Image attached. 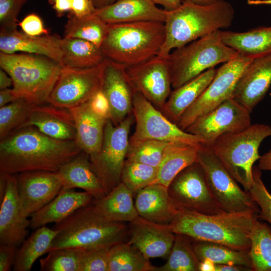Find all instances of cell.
<instances>
[{"instance_id": "cell-1", "label": "cell", "mask_w": 271, "mask_h": 271, "mask_svg": "<svg viewBox=\"0 0 271 271\" xmlns=\"http://www.w3.org/2000/svg\"><path fill=\"white\" fill-rule=\"evenodd\" d=\"M81 151L75 141L57 140L35 126H25L0 140V174L57 172Z\"/></svg>"}, {"instance_id": "cell-2", "label": "cell", "mask_w": 271, "mask_h": 271, "mask_svg": "<svg viewBox=\"0 0 271 271\" xmlns=\"http://www.w3.org/2000/svg\"><path fill=\"white\" fill-rule=\"evenodd\" d=\"M234 10L224 0L209 5L183 1L177 9L167 11L165 38L158 55L168 57L174 50L232 24Z\"/></svg>"}, {"instance_id": "cell-3", "label": "cell", "mask_w": 271, "mask_h": 271, "mask_svg": "<svg viewBox=\"0 0 271 271\" xmlns=\"http://www.w3.org/2000/svg\"><path fill=\"white\" fill-rule=\"evenodd\" d=\"M258 215L222 213L206 214L178 209L169 224L175 234H181L195 240L222 244L248 252L250 233Z\"/></svg>"}, {"instance_id": "cell-4", "label": "cell", "mask_w": 271, "mask_h": 271, "mask_svg": "<svg viewBox=\"0 0 271 271\" xmlns=\"http://www.w3.org/2000/svg\"><path fill=\"white\" fill-rule=\"evenodd\" d=\"M53 228L57 233L48 252L59 248L111 246L123 241L127 230L123 222L108 219L91 203L55 223Z\"/></svg>"}, {"instance_id": "cell-5", "label": "cell", "mask_w": 271, "mask_h": 271, "mask_svg": "<svg viewBox=\"0 0 271 271\" xmlns=\"http://www.w3.org/2000/svg\"><path fill=\"white\" fill-rule=\"evenodd\" d=\"M165 38V24L162 22L108 24L100 48L106 57L127 67L158 55Z\"/></svg>"}, {"instance_id": "cell-6", "label": "cell", "mask_w": 271, "mask_h": 271, "mask_svg": "<svg viewBox=\"0 0 271 271\" xmlns=\"http://www.w3.org/2000/svg\"><path fill=\"white\" fill-rule=\"evenodd\" d=\"M0 66L12 79L17 98L34 105L48 103L62 68L49 58L25 53L1 52Z\"/></svg>"}, {"instance_id": "cell-7", "label": "cell", "mask_w": 271, "mask_h": 271, "mask_svg": "<svg viewBox=\"0 0 271 271\" xmlns=\"http://www.w3.org/2000/svg\"><path fill=\"white\" fill-rule=\"evenodd\" d=\"M239 54L223 42L220 30L177 48L167 57L172 87L177 88L208 69L234 59Z\"/></svg>"}, {"instance_id": "cell-8", "label": "cell", "mask_w": 271, "mask_h": 271, "mask_svg": "<svg viewBox=\"0 0 271 271\" xmlns=\"http://www.w3.org/2000/svg\"><path fill=\"white\" fill-rule=\"evenodd\" d=\"M271 136V125L256 123L219 137L209 147L231 176L248 191L253 184V165L260 158L259 147Z\"/></svg>"}, {"instance_id": "cell-9", "label": "cell", "mask_w": 271, "mask_h": 271, "mask_svg": "<svg viewBox=\"0 0 271 271\" xmlns=\"http://www.w3.org/2000/svg\"><path fill=\"white\" fill-rule=\"evenodd\" d=\"M196 162L202 167L210 191L224 212L259 215V208L250 192L240 188L210 147L202 145Z\"/></svg>"}, {"instance_id": "cell-10", "label": "cell", "mask_w": 271, "mask_h": 271, "mask_svg": "<svg viewBox=\"0 0 271 271\" xmlns=\"http://www.w3.org/2000/svg\"><path fill=\"white\" fill-rule=\"evenodd\" d=\"M134 119L132 112L117 125H114L110 119L107 120L100 150L89 157L106 194L121 182L129 146V133Z\"/></svg>"}, {"instance_id": "cell-11", "label": "cell", "mask_w": 271, "mask_h": 271, "mask_svg": "<svg viewBox=\"0 0 271 271\" xmlns=\"http://www.w3.org/2000/svg\"><path fill=\"white\" fill-rule=\"evenodd\" d=\"M253 58L240 53L224 63L200 96L183 113L176 123L185 130L199 116L214 109L225 101L233 98L236 83Z\"/></svg>"}, {"instance_id": "cell-12", "label": "cell", "mask_w": 271, "mask_h": 271, "mask_svg": "<svg viewBox=\"0 0 271 271\" xmlns=\"http://www.w3.org/2000/svg\"><path fill=\"white\" fill-rule=\"evenodd\" d=\"M132 113L136 128L129 138L130 141L154 140L204 144L202 139L181 129L137 91L133 97Z\"/></svg>"}, {"instance_id": "cell-13", "label": "cell", "mask_w": 271, "mask_h": 271, "mask_svg": "<svg viewBox=\"0 0 271 271\" xmlns=\"http://www.w3.org/2000/svg\"><path fill=\"white\" fill-rule=\"evenodd\" d=\"M168 190L177 209L206 214L225 212L213 196L204 172L197 162L181 171L170 183Z\"/></svg>"}, {"instance_id": "cell-14", "label": "cell", "mask_w": 271, "mask_h": 271, "mask_svg": "<svg viewBox=\"0 0 271 271\" xmlns=\"http://www.w3.org/2000/svg\"><path fill=\"white\" fill-rule=\"evenodd\" d=\"M103 69V61L86 68L62 66L48 103L69 109L87 102L101 89Z\"/></svg>"}, {"instance_id": "cell-15", "label": "cell", "mask_w": 271, "mask_h": 271, "mask_svg": "<svg viewBox=\"0 0 271 271\" xmlns=\"http://www.w3.org/2000/svg\"><path fill=\"white\" fill-rule=\"evenodd\" d=\"M249 111L234 98L199 116L185 130L197 136L210 147L221 136L241 132L252 124Z\"/></svg>"}, {"instance_id": "cell-16", "label": "cell", "mask_w": 271, "mask_h": 271, "mask_svg": "<svg viewBox=\"0 0 271 271\" xmlns=\"http://www.w3.org/2000/svg\"><path fill=\"white\" fill-rule=\"evenodd\" d=\"M127 74L136 90L160 110L171 92L167 57L156 55L143 62L127 67Z\"/></svg>"}, {"instance_id": "cell-17", "label": "cell", "mask_w": 271, "mask_h": 271, "mask_svg": "<svg viewBox=\"0 0 271 271\" xmlns=\"http://www.w3.org/2000/svg\"><path fill=\"white\" fill-rule=\"evenodd\" d=\"M17 193L23 216L30 217L52 200L63 185L57 172L31 171L17 175Z\"/></svg>"}, {"instance_id": "cell-18", "label": "cell", "mask_w": 271, "mask_h": 271, "mask_svg": "<svg viewBox=\"0 0 271 271\" xmlns=\"http://www.w3.org/2000/svg\"><path fill=\"white\" fill-rule=\"evenodd\" d=\"M126 67L105 57L101 90L110 107V120L117 125L132 112V101L136 92L126 70Z\"/></svg>"}, {"instance_id": "cell-19", "label": "cell", "mask_w": 271, "mask_h": 271, "mask_svg": "<svg viewBox=\"0 0 271 271\" xmlns=\"http://www.w3.org/2000/svg\"><path fill=\"white\" fill-rule=\"evenodd\" d=\"M3 174L0 192V244L21 245L28 235L30 220L23 216L17 193V175Z\"/></svg>"}, {"instance_id": "cell-20", "label": "cell", "mask_w": 271, "mask_h": 271, "mask_svg": "<svg viewBox=\"0 0 271 271\" xmlns=\"http://www.w3.org/2000/svg\"><path fill=\"white\" fill-rule=\"evenodd\" d=\"M271 85V53L252 59L239 77L233 98L251 113Z\"/></svg>"}, {"instance_id": "cell-21", "label": "cell", "mask_w": 271, "mask_h": 271, "mask_svg": "<svg viewBox=\"0 0 271 271\" xmlns=\"http://www.w3.org/2000/svg\"><path fill=\"white\" fill-rule=\"evenodd\" d=\"M130 224L129 243L148 259L168 257L176 236L168 224L153 222L140 216Z\"/></svg>"}, {"instance_id": "cell-22", "label": "cell", "mask_w": 271, "mask_h": 271, "mask_svg": "<svg viewBox=\"0 0 271 271\" xmlns=\"http://www.w3.org/2000/svg\"><path fill=\"white\" fill-rule=\"evenodd\" d=\"M62 40V38L54 35L31 36L17 29L1 31L0 50L8 54L21 52L42 55L61 64Z\"/></svg>"}, {"instance_id": "cell-23", "label": "cell", "mask_w": 271, "mask_h": 271, "mask_svg": "<svg viewBox=\"0 0 271 271\" xmlns=\"http://www.w3.org/2000/svg\"><path fill=\"white\" fill-rule=\"evenodd\" d=\"M33 126L45 134L60 140L75 141L76 129L73 116L68 109L49 103L34 105L21 128Z\"/></svg>"}, {"instance_id": "cell-24", "label": "cell", "mask_w": 271, "mask_h": 271, "mask_svg": "<svg viewBox=\"0 0 271 271\" xmlns=\"http://www.w3.org/2000/svg\"><path fill=\"white\" fill-rule=\"evenodd\" d=\"M95 14L108 24L141 21L165 22L167 11L151 0H118L96 9Z\"/></svg>"}, {"instance_id": "cell-25", "label": "cell", "mask_w": 271, "mask_h": 271, "mask_svg": "<svg viewBox=\"0 0 271 271\" xmlns=\"http://www.w3.org/2000/svg\"><path fill=\"white\" fill-rule=\"evenodd\" d=\"M136 194L134 205L140 217L162 224H169L173 220L178 209L170 196L168 187L154 183Z\"/></svg>"}, {"instance_id": "cell-26", "label": "cell", "mask_w": 271, "mask_h": 271, "mask_svg": "<svg viewBox=\"0 0 271 271\" xmlns=\"http://www.w3.org/2000/svg\"><path fill=\"white\" fill-rule=\"evenodd\" d=\"M93 198L85 191L62 189L52 200L30 216V227L35 229L49 223L60 222L80 208L91 203Z\"/></svg>"}, {"instance_id": "cell-27", "label": "cell", "mask_w": 271, "mask_h": 271, "mask_svg": "<svg viewBox=\"0 0 271 271\" xmlns=\"http://www.w3.org/2000/svg\"><path fill=\"white\" fill-rule=\"evenodd\" d=\"M57 172L62 183V189L80 188L91 194L95 199L106 195L89 155L83 151L63 165Z\"/></svg>"}, {"instance_id": "cell-28", "label": "cell", "mask_w": 271, "mask_h": 271, "mask_svg": "<svg viewBox=\"0 0 271 271\" xmlns=\"http://www.w3.org/2000/svg\"><path fill=\"white\" fill-rule=\"evenodd\" d=\"M69 110L75 122L76 144L89 157L95 155L101 147L107 119L94 113L88 102Z\"/></svg>"}, {"instance_id": "cell-29", "label": "cell", "mask_w": 271, "mask_h": 271, "mask_svg": "<svg viewBox=\"0 0 271 271\" xmlns=\"http://www.w3.org/2000/svg\"><path fill=\"white\" fill-rule=\"evenodd\" d=\"M217 69L210 68L174 89L160 110L176 124L183 113L200 96L214 78Z\"/></svg>"}, {"instance_id": "cell-30", "label": "cell", "mask_w": 271, "mask_h": 271, "mask_svg": "<svg viewBox=\"0 0 271 271\" xmlns=\"http://www.w3.org/2000/svg\"><path fill=\"white\" fill-rule=\"evenodd\" d=\"M202 145L169 142L158 167L157 176L154 183H159L168 187L181 171L196 162L198 151Z\"/></svg>"}, {"instance_id": "cell-31", "label": "cell", "mask_w": 271, "mask_h": 271, "mask_svg": "<svg viewBox=\"0 0 271 271\" xmlns=\"http://www.w3.org/2000/svg\"><path fill=\"white\" fill-rule=\"evenodd\" d=\"M223 42L239 53L252 58L271 53V26L243 32L220 30Z\"/></svg>"}, {"instance_id": "cell-32", "label": "cell", "mask_w": 271, "mask_h": 271, "mask_svg": "<svg viewBox=\"0 0 271 271\" xmlns=\"http://www.w3.org/2000/svg\"><path fill=\"white\" fill-rule=\"evenodd\" d=\"M133 195L132 191L121 182L106 195L95 199L93 204L97 210L108 219L130 223L140 216Z\"/></svg>"}, {"instance_id": "cell-33", "label": "cell", "mask_w": 271, "mask_h": 271, "mask_svg": "<svg viewBox=\"0 0 271 271\" xmlns=\"http://www.w3.org/2000/svg\"><path fill=\"white\" fill-rule=\"evenodd\" d=\"M61 48L62 66L90 68L101 64L106 57L100 47L81 39L64 37Z\"/></svg>"}, {"instance_id": "cell-34", "label": "cell", "mask_w": 271, "mask_h": 271, "mask_svg": "<svg viewBox=\"0 0 271 271\" xmlns=\"http://www.w3.org/2000/svg\"><path fill=\"white\" fill-rule=\"evenodd\" d=\"M57 231L46 225L38 227L18 249L13 265L15 271H30L36 260L48 252Z\"/></svg>"}, {"instance_id": "cell-35", "label": "cell", "mask_w": 271, "mask_h": 271, "mask_svg": "<svg viewBox=\"0 0 271 271\" xmlns=\"http://www.w3.org/2000/svg\"><path fill=\"white\" fill-rule=\"evenodd\" d=\"M194 240L193 248L199 261L208 259L216 264L243 265L253 270L248 252L218 243Z\"/></svg>"}, {"instance_id": "cell-36", "label": "cell", "mask_w": 271, "mask_h": 271, "mask_svg": "<svg viewBox=\"0 0 271 271\" xmlns=\"http://www.w3.org/2000/svg\"><path fill=\"white\" fill-rule=\"evenodd\" d=\"M156 267L130 243H117L108 252V271H155Z\"/></svg>"}, {"instance_id": "cell-37", "label": "cell", "mask_w": 271, "mask_h": 271, "mask_svg": "<svg viewBox=\"0 0 271 271\" xmlns=\"http://www.w3.org/2000/svg\"><path fill=\"white\" fill-rule=\"evenodd\" d=\"M108 25L95 13L83 17L70 14L65 26L64 37L83 39L100 47L107 32Z\"/></svg>"}, {"instance_id": "cell-38", "label": "cell", "mask_w": 271, "mask_h": 271, "mask_svg": "<svg viewBox=\"0 0 271 271\" xmlns=\"http://www.w3.org/2000/svg\"><path fill=\"white\" fill-rule=\"evenodd\" d=\"M248 252L253 271H271V228L257 219L252 228Z\"/></svg>"}, {"instance_id": "cell-39", "label": "cell", "mask_w": 271, "mask_h": 271, "mask_svg": "<svg viewBox=\"0 0 271 271\" xmlns=\"http://www.w3.org/2000/svg\"><path fill=\"white\" fill-rule=\"evenodd\" d=\"M175 239L166 263L156 267L155 271H198L200 261L190 237L175 234Z\"/></svg>"}, {"instance_id": "cell-40", "label": "cell", "mask_w": 271, "mask_h": 271, "mask_svg": "<svg viewBox=\"0 0 271 271\" xmlns=\"http://www.w3.org/2000/svg\"><path fill=\"white\" fill-rule=\"evenodd\" d=\"M34 105L24 99H18L0 107V140L22 127Z\"/></svg>"}, {"instance_id": "cell-41", "label": "cell", "mask_w": 271, "mask_h": 271, "mask_svg": "<svg viewBox=\"0 0 271 271\" xmlns=\"http://www.w3.org/2000/svg\"><path fill=\"white\" fill-rule=\"evenodd\" d=\"M169 142L154 140L129 141L126 159L158 168Z\"/></svg>"}, {"instance_id": "cell-42", "label": "cell", "mask_w": 271, "mask_h": 271, "mask_svg": "<svg viewBox=\"0 0 271 271\" xmlns=\"http://www.w3.org/2000/svg\"><path fill=\"white\" fill-rule=\"evenodd\" d=\"M157 173L158 168L126 159L122 171L121 182L134 194L153 184Z\"/></svg>"}, {"instance_id": "cell-43", "label": "cell", "mask_w": 271, "mask_h": 271, "mask_svg": "<svg viewBox=\"0 0 271 271\" xmlns=\"http://www.w3.org/2000/svg\"><path fill=\"white\" fill-rule=\"evenodd\" d=\"M40 259L41 271H79V249L59 248Z\"/></svg>"}, {"instance_id": "cell-44", "label": "cell", "mask_w": 271, "mask_h": 271, "mask_svg": "<svg viewBox=\"0 0 271 271\" xmlns=\"http://www.w3.org/2000/svg\"><path fill=\"white\" fill-rule=\"evenodd\" d=\"M110 247L79 248V271H108Z\"/></svg>"}, {"instance_id": "cell-45", "label": "cell", "mask_w": 271, "mask_h": 271, "mask_svg": "<svg viewBox=\"0 0 271 271\" xmlns=\"http://www.w3.org/2000/svg\"><path fill=\"white\" fill-rule=\"evenodd\" d=\"M252 175L253 184L248 191L259 208L258 216L271 225V194L262 181L260 170L258 167H253Z\"/></svg>"}, {"instance_id": "cell-46", "label": "cell", "mask_w": 271, "mask_h": 271, "mask_svg": "<svg viewBox=\"0 0 271 271\" xmlns=\"http://www.w3.org/2000/svg\"><path fill=\"white\" fill-rule=\"evenodd\" d=\"M28 0H0L1 31L17 29V18Z\"/></svg>"}, {"instance_id": "cell-47", "label": "cell", "mask_w": 271, "mask_h": 271, "mask_svg": "<svg viewBox=\"0 0 271 271\" xmlns=\"http://www.w3.org/2000/svg\"><path fill=\"white\" fill-rule=\"evenodd\" d=\"M24 33L31 36L48 35V30L45 28L41 19L35 14L28 15L19 23Z\"/></svg>"}, {"instance_id": "cell-48", "label": "cell", "mask_w": 271, "mask_h": 271, "mask_svg": "<svg viewBox=\"0 0 271 271\" xmlns=\"http://www.w3.org/2000/svg\"><path fill=\"white\" fill-rule=\"evenodd\" d=\"M87 102L90 109L96 115L104 119H110V105L101 89L97 91Z\"/></svg>"}, {"instance_id": "cell-49", "label": "cell", "mask_w": 271, "mask_h": 271, "mask_svg": "<svg viewBox=\"0 0 271 271\" xmlns=\"http://www.w3.org/2000/svg\"><path fill=\"white\" fill-rule=\"evenodd\" d=\"M17 246L0 244V271H9L13 266L18 251Z\"/></svg>"}, {"instance_id": "cell-50", "label": "cell", "mask_w": 271, "mask_h": 271, "mask_svg": "<svg viewBox=\"0 0 271 271\" xmlns=\"http://www.w3.org/2000/svg\"><path fill=\"white\" fill-rule=\"evenodd\" d=\"M91 0H72L71 14L77 17L89 16L96 12Z\"/></svg>"}, {"instance_id": "cell-51", "label": "cell", "mask_w": 271, "mask_h": 271, "mask_svg": "<svg viewBox=\"0 0 271 271\" xmlns=\"http://www.w3.org/2000/svg\"><path fill=\"white\" fill-rule=\"evenodd\" d=\"M58 16H62L65 12L71 11L72 0H49Z\"/></svg>"}, {"instance_id": "cell-52", "label": "cell", "mask_w": 271, "mask_h": 271, "mask_svg": "<svg viewBox=\"0 0 271 271\" xmlns=\"http://www.w3.org/2000/svg\"><path fill=\"white\" fill-rule=\"evenodd\" d=\"M18 99L15 95L12 88H6L0 90V107L8 104Z\"/></svg>"}, {"instance_id": "cell-53", "label": "cell", "mask_w": 271, "mask_h": 271, "mask_svg": "<svg viewBox=\"0 0 271 271\" xmlns=\"http://www.w3.org/2000/svg\"><path fill=\"white\" fill-rule=\"evenodd\" d=\"M252 271L245 266L236 264H224L215 263V271Z\"/></svg>"}, {"instance_id": "cell-54", "label": "cell", "mask_w": 271, "mask_h": 271, "mask_svg": "<svg viewBox=\"0 0 271 271\" xmlns=\"http://www.w3.org/2000/svg\"><path fill=\"white\" fill-rule=\"evenodd\" d=\"M156 5H160L167 11L178 8L182 4V0H151Z\"/></svg>"}, {"instance_id": "cell-55", "label": "cell", "mask_w": 271, "mask_h": 271, "mask_svg": "<svg viewBox=\"0 0 271 271\" xmlns=\"http://www.w3.org/2000/svg\"><path fill=\"white\" fill-rule=\"evenodd\" d=\"M258 168L260 170L271 171V149L268 152L260 156Z\"/></svg>"}, {"instance_id": "cell-56", "label": "cell", "mask_w": 271, "mask_h": 271, "mask_svg": "<svg viewBox=\"0 0 271 271\" xmlns=\"http://www.w3.org/2000/svg\"><path fill=\"white\" fill-rule=\"evenodd\" d=\"M13 85V80L9 75L3 69L0 70V89L9 88Z\"/></svg>"}, {"instance_id": "cell-57", "label": "cell", "mask_w": 271, "mask_h": 271, "mask_svg": "<svg viewBox=\"0 0 271 271\" xmlns=\"http://www.w3.org/2000/svg\"><path fill=\"white\" fill-rule=\"evenodd\" d=\"M215 263L208 259L200 261L198 271H215Z\"/></svg>"}, {"instance_id": "cell-58", "label": "cell", "mask_w": 271, "mask_h": 271, "mask_svg": "<svg viewBox=\"0 0 271 271\" xmlns=\"http://www.w3.org/2000/svg\"><path fill=\"white\" fill-rule=\"evenodd\" d=\"M118 0H91L96 9H99L108 6Z\"/></svg>"}, {"instance_id": "cell-59", "label": "cell", "mask_w": 271, "mask_h": 271, "mask_svg": "<svg viewBox=\"0 0 271 271\" xmlns=\"http://www.w3.org/2000/svg\"><path fill=\"white\" fill-rule=\"evenodd\" d=\"M192 2L200 5H209L215 3L217 0H183Z\"/></svg>"}, {"instance_id": "cell-60", "label": "cell", "mask_w": 271, "mask_h": 271, "mask_svg": "<svg viewBox=\"0 0 271 271\" xmlns=\"http://www.w3.org/2000/svg\"><path fill=\"white\" fill-rule=\"evenodd\" d=\"M248 3L251 5H271V0H249Z\"/></svg>"}]
</instances>
